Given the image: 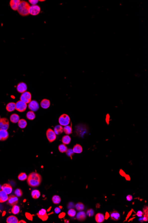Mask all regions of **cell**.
I'll use <instances>...</instances> for the list:
<instances>
[{"instance_id": "38", "label": "cell", "mask_w": 148, "mask_h": 223, "mask_svg": "<svg viewBox=\"0 0 148 223\" xmlns=\"http://www.w3.org/2000/svg\"><path fill=\"white\" fill-rule=\"evenodd\" d=\"M66 154L68 156L72 157V155H73L74 154L73 150L72 149H68L66 151Z\"/></svg>"}, {"instance_id": "39", "label": "cell", "mask_w": 148, "mask_h": 223, "mask_svg": "<svg viewBox=\"0 0 148 223\" xmlns=\"http://www.w3.org/2000/svg\"><path fill=\"white\" fill-rule=\"evenodd\" d=\"M95 212L92 209H90L86 212V215L89 217H92L94 215Z\"/></svg>"}, {"instance_id": "12", "label": "cell", "mask_w": 148, "mask_h": 223, "mask_svg": "<svg viewBox=\"0 0 148 223\" xmlns=\"http://www.w3.org/2000/svg\"><path fill=\"white\" fill-rule=\"evenodd\" d=\"M27 90V85L24 82H20L17 85V91L19 92L20 93L22 94L23 93L26 91Z\"/></svg>"}, {"instance_id": "15", "label": "cell", "mask_w": 148, "mask_h": 223, "mask_svg": "<svg viewBox=\"0 0 148 223\" xmlns=\"http://www.w3.org/2000/svg\"><path fill=\"white\" fill-rule=\"evenodd\" d=\"M8 132L6 130H0V141H3L6 140L8 138Z\"/></svg>"}, {"instance_id": "7", "label": "cell", "mask_w": 148, "mask_h": 223, "mask_svg": "<svg viewBox=\"0 0 148 223\" xmlns=\"http://www.w3.org/2000/svg\"><path fill=\"white\" fill-rule=\"evenodd\" d=\"M40 10V8L38 5H31L29 8V14L33 16H37L39 14Z\"/></svg>"}, {"instance_id": "1", "label": "cell", "mask_w": 148, "mask_h": 223, "mask_svg": "<svg viewBox=\"0 0 148 223\" xmlns=\"http://www.w3.org/2000/svg\"><path fill=\"white\" fill-rule=\"evenodd\" d=\"M42 180L41 175L37 172H32L27 178L28 184L30 187L36 188L40 185Z\"/></svg>"}, {"instance_id": "52", "label": "cell", "mask_w": 148, "mask_h": 223, "mask_svg": "<svg viewBox=\"0 0 148 223\" xmlns=\"http://www.w3.org/2000/svg\"><path fill=\"white\" fill-rule=\"evenodd\" d=\"M0 119H1V118H0Z\"/></svg>"}, {"instance_id": "6", "label": "cell", "mask_w": 148, "mask_h": 223, "mask_svg": "<svg viewBox=\"0 0 148 223\" xmlns=\"http://www.w3.org/2000/svg\"><path fill=\"white\" fill-rule=\"evenodd\" d=\"M46 136L47 140L50 143L54 141L56 139V135L54 132L53 130L49 128L46 131Z\"/></svg>"}, {"instance_id": "17", "label": "cell", "mask_w": 148, "mask_h": 223, "mask_svg": "<svg viewBox=\"0 0 148 223\" xmlns=\"http://www.w3.org/2000/svg\"><path fill=\"white\" fill-rule=\"evenodd\" d=\"M8 196L2 190H0V203L5 202L8 200Z\"/></svg>"}, {"instance_id": "34", "label": "cell", "mask_w": 148, "mask_h": 223, "mask_svg": "<svg viewBox=\"0 0 148 223\" xmlns=\"http://www.w3.org/2000/svg\"><path fill=\"white\" fill-rule=\"evenodd\" d=\"M58 149L60 152L64 153L66 152V151L68 150V148L65 144H61L59 146Z\"/></svg>"}, {"instance_id": "18", "label": "cell", "mask_w": 148, "mask_h": 223, "mask_svg": "<svg viewBox=\"0 0 148 223\" xmlns=\"http://www.w3.org/2000/svg\"><path fill=\"white\" fill-rule=\"evenodd\" d=\"M40 106L42 108H48L50 106V102L47 99H43L40 102Z\"/></svg>"}, {"instance_id": "8", "label": "cell", "mask_w": 148, "mask_h": 223, "mask_svg": "<svg viewBox=\"0 0 148 223\" xmlns=\"http://www.w3.org/2000/svg\"><path fill=\"white\" fill-rule=\"evenodd\" d=\"M9 126L8 119L5 118H1L0 120V130L7 131Z\"/></svg>"}, {"instance_id": "4", "label": "cell", "mask_w": 148, "mask_h": 223, "mask_svg": "<svg viewBox=\"0 0 148 223\" xmlns=\"http://www.w3.org/2000/svg\"><path fill=\"white\" fill-rule=\"evenodd\" d=\"M32 99V95L29 92L25 91L21 94L20 97V100L26 104H29L31 102Z\"/></svg>"}, {"instance_id": "26", "label": "cell", "mask_w": 148, "mask_h": 223, "mask_svg": "<svg viewBox=\"0 0 148 223\" xmlns=\"http://www.w3.org/2000/svg\"><path fill=\"white\" fill-rule=\"evenodd\" d=\"M18 125L20 128H21V129H24L27 126V122L24 119H21L19 120L18 122Z\"/></svg>"}, {"instance_id": "37", "label": "cell", "mask_w": 148, "mask_h": 223, "mask_svg": "<svg viewBox=\"0 0 148 223\" xmlns=\"http://www.w3.org/2000/svg\"><path fill=\"white\" fill-rule=\"evenodd\" d=\"M15 194L17 197H20L23 195V192L20 189L17 188L15 191Z\"/></svg>"}, {"instance_id": "2", "label": "cell", "mask_w": 148, "mask_h": 223, "mask_svg": "<svg viewBox=\"0 0 148 223\" xmlns=\"http://www.w3.org/2000/svg\"><path fill=\"white\" fill-rule=\"evenodd\" d=\"M30 5L25 0H21L17 9L19 14L22 16H27L29 15V8Z\"/></svg>"}, {"instance_id": "29", "label": "cell", "mask_w": 148, "mask_h": 223, "mask_svg": "<svg viewBox=\"0 0 148 223\" xmlns=\"http://www.w3.org/2000/svg\"><path fill=\"white\" fill-rule=\"evenodd\" d=\"M26 117H27V119L29 120H34L36 118V115H35V113L33 111H28L26 114Z\"/></svg>"}, {"instance_id": "45", "label": "cell", "mask_w": 148, "mask_h": 223, "mask_svg": "<svg viewBox=\"0 0 148 223\" xmlns=\"http://www.w3.org/2000/svg\"><path fill=\"white\" fill-rule=\"evenodd\" d=\"M110 115H109V114H107V116H106V122H107V123L108 124H109V122H110Z\"/></svg>"}, {"instance_id": "21", "label": "cell", "mask_w": 148, "mask_h": 223, "mask_svg": "<svg viewBox=\"0 0 148 223\" xmlns=\"http://www.w3.org/2000/svg\"><path fill=\"white\" fill-rule=\"evenodd\" d=\"M6 109L8 112H12L16 110V103L13 102L8 103L6 105Z\"/></svg>"}, {"instance_id": "44", "label": "cell", "mask_w": 148, "mask_h": 223, "mask_svg": "<svg viewBox=\"0 0 148 223\" xmlns=\"http://www.w3.org/2000/svg\"><path fill=\"white\" fill-rule=\"evenodd\" d=\"M126 200L128 201H131L132 200H133V196H132L131 195H128L126 197Z\"/></svg>"}, {"instance_id": "27", "label": "cell", "mask_w": 148, "mask_h": 223, "mask_svg": "<svg viewBox=\"0 0 148 223\" xmlns=\"http://www.w3.org/2000/svg\"><path fill=\"white\" fill-rule=\"evenodd\" d=\"M32 197L34 199H37L40 196V192L39 190H33L31 192Z\"/></svg>"}, {"instance_id": "9", "label": "cell", "mask_w": 148, "mask_h": 223, "mask_svg": "<svg viewBox=\"0 0 148 223\" xmlns=\"http://www.w3.org/2000/svg\"><path fill=\"white\" fill-rule=\"evenodd\" d=\"M7 204L11 206H13L15 205H17L18 203V198L16 196L10 195L8 196Z\"/></svg>"}, {"instance_id": "47", "label": "cell", "mask_w": 148, "mask_h": 223, "mask_svg": "<svg viewBox=\"0 0 148 223\" xmlns=\"http://www.w3.org/2000/svg\"><path fill=\"white\" fill-rule=\"evenodd\" d=\"M110 217V215L108 213H106V216H105V219H107Z\"/></svg>"}, {"instance_id": "20", "label": "cell", "mask_w": 148, "mask_h": 223, "mask_svg": "<svg viewBox=\"0 0 148 223\" xmlns=\"http://www.w3.org/2000/svg\"><path fill=\"white\" fill-rule=\"evenodd\" d=\"M110 216L111 217L112 220L115 221H117L118 220H119L120 218V215L119 213H118L117 211H115L111 213Z\"/></svg>"}, {"instance_id": "46", "label": "cell", "mask_w": 148, "mask_h": 223, "mask_svg": "<svg viewBox=\"0 0 148 223\" xmlns=\"http://www.w3.org/2000/svg\"><path fill=\"white\" fill-rule=\"evenodd\" d=\"M120 175H122V176H125L126 175L125 173L122 170H121L120 171Z\"/></svg>"}, {"instance_id": "42", "label": "cell", "mask_w": 148, "mask_h": 223, "mask_svg": "<svg viewBox=\"0 0 148 223\" xmlns=\"http://www.w3.org/2000/svg\"><path fill=\"white\" fill-rule=\"evenodd\" d=\"M61 212V209H60L59 207H56V209H55V212L56 214H58Z\"/></svg>"}, {"instance_id": "33", "label": "cell", "mask_w": 148, "mask_h": 223, "mask_svg": "<svg viewBox=\"0 0 148 223\" xmlns=\"http://www.w3.org/2000/svg\"><path fill=\"white\" fill-rule=\"evenodd\" d=\"M28 175L25 172H21L18 176V179L21 181H25L27 179Z\"/></svg>"}, {"instance_id": "51", "label": "cell", "mask_w": 148, "mask_h": 223, "mask_svg": "<svg viewBox=\"0 0 148 223\" xmlns=\"http://www.w3.org/2000/svg\"><path fill=\"white\" fill-rule=\"evenodd\" d=\"M1 185H0V190L1 189Z\"/></svg>"}, {"instance_id": "28", "label": "cell", "mask_w": 148, "mask_h": 223, "mask_svg": "<svg viewBox=\"0 0 148 223\" xmlns=\"http://www.w3.org/2000/svg\"><path fill=\"white\" fill-rule=\"evenodd\" d=\"M62 142L63 144L65 145H68L71 142V138L68 135L64 136L62 138Z\"/></svg>"}, {"instance_id": "25", "label": "cell", "mask_w": 148, "mask_h": 223, "mask_svg": "<svg viewBox=\"0 0 148 223\" xmlns=\"http://www.w3.org/2000/svg\"><path fill=\"white\" fill-rule=\"evenodd\" d=\"M72 150H73L74 153H76V154H80V153H81L82 151V146L78 144H76L75 146H74Z\"/></svg>"}, {"instance_id": "5", "label": "cell", "mask_w": 148, "mask_h": 223, "mask_svg": "<svg viewBox=\"0 0 148 223\" xmlns=\"http://www.w3.org/2000/svg\"><path fill=\"white\" fill-rule=\"evenodd\" d=\"M27 107V104L21 100L17 101L16 103V110L20 112H24L26 110Z\"/></svg>"}, {"instance_id": "13", "label": "cell", "mask_w": 148, "mask_h": 223, "mask_svg": "<svg viewBox=\"0 0 148 223\" xmlns=\"http://www.w3.org/2000/svg\"><path fill=\"white\" fill-rule=\"evenodd\" d=\"M1 190L5 192L6 194L9 195L11 194L12 192V187L9 184H4L1 186Z\"/></svg>"}, {"instance_id": "14", "label": "cell", "mask_w": 148, "mask_h": 223, "mask_svg": "<svg viewBox=\"0 0 148 223\" xmlns=\"http://www.w3.org/2000/svg\"><path fill=\"white\" fill-rule=\"evenodd\" d=\"M20 1L21 0H11L9 2V5L11 8L13 10H17Z\"/></svg>"}, {"instance_id": "40", "label": "cell", "mask_w": 148, "mask_h": 223, "mask_svg": "<svg viewBox=\"0 0 148 223\" xmlns=\"http://www.w3.org/2000/svg\"><path fill=\"white\" fill-rule=\"evenodd\" d=\"M29 2L32 4V5H36L38 3L39 0H29Z\"/></svg>"}, {"instance_id": "32", "label": "cell", "mask_w": 148, "mask_h": 223, "mask_svg": "<svg viewBox=\"0 0 148 223\" xmlns=\"http://www.w3.org/2000/svg\"><path fill=\"white\" fill-rule=\"evenodd\" d=\"M61 198L60 197V196H59L58 195H55L52 198V202L54 204H59L61 202Z\"/></svg>"}, {"instance_id": "22", "label": "cell", "mask_w": 148, "mask_h": 223, "mask_svg": "<svg viewBox=\"0 0 148 223\" xmlns=\"http://www.w3.org/2000/svg\"><path fill=\"white\" fill-rule=\"evenodd\" d=\"M18 219L14 216H10L6 219L7 223H18Z\"/></svg>"}, {"instance_id": "19", "label": "cell", "mask_w": 148, "mask_h": 223, "mask_svg": "<svg viewBox=\"0 0 148 223\" xmlns=\"http://www.w3.org/2000/svg\"><path fill=\"white\" fill-rule=\"evenodd\" d=\"M95 221L98 223H102L105 220V216L103 214L99 213L95 216Z\"/></svg>"}, {"instance_id": "3", "label": "cell", "mask_w": 148, "mask_h": 223, "mask_svg": "<svg viewBox=\"0 0 148 223\" xmlns=\"http://www.w3.org/2000/svg\"><path fill=\"white\" fill-rule=\"evenodd\" d=\"M59 122L60 125L62 126H66L69 124L70 118L68 115L63 114L60 116L59 119Z\"/></svg>"}, {"instance_id": "43", "label": "cell", "mask_w": 148, "mask_h": 223, "mask_svg": "<svg viewBox=\"0 0 148 223\" xmlns=\"http://www.w3.org/2000/svg\"><path fill=\"white\" fill-rule=\"evenodd\" d=\"M143 213L142 211H138L137 213V216L138 217H142V216L143 215Z\"/></svg>"}, {"instance_id": "23", "label": "cell", "mask_w": 148, "mask_h": 223, "mask_svg": "<svg viewBox=\"0 0 148 223\" xmlns=\"http://www.w3.org/2000/svg\"><path fill=\"white\" fill-rule=\"evenodd\" d=\"M54 131L56 135H59L63 132L64 127H63L62 126H61L60 125H57L55 127H54Z\"/></svg>"}, {"instance_id": "48", "label": "cell", "mask_w": 148, "mask_h": 223, "mask_svg": "<svg viewBox=\"0 0 148 223\" xmlns=\"http://www.w3.org/2000/svg\"><path fill=\"white\" fill-rule=\"evenodd\" d=\"M64 216H65V213H61L60 214V216H59V217L60 218H63Z\"/></svg>"}, {"instance_id": "36", "label": "cell", "mask_w": 148, "mask_h": 223, "mask_svg": "<svg viewBox=\"0 0 148 223\" xmlns=\"http://www.w3.org/2000/svg\"><path fill=\"white\" fill-rule=\"evenodd\" d=\"M68 214L69 217H75L76 214V211L73 209H71L68 211Z\"/></svg>"}, {"instance_id": "10", "label": "cell", "mask_w": 148, "mask_h": 223, "mask_svg": "<svg viewBox=\"0 0 148 223\" xmlns=\"http://www.w3.org/2000/svg\"><path fill=\"white\" fill-rule=\"evenodd\" d=\"M28 107L31 111L35 112L38 111L39 109V104L37 101L32 100L29 103Z\"/></svg>"}, {"instance_id": "11", "label": "cell", "mask_w": 148, "mask_h": 223, "mask_svg": "<svg viewBox=\"0 0 148 223\" xmlns=\"http://www.w3.org/2000/svg\"><path fill=\"white\" fill-rule=\"evenodd\" d=\"M38 217L43 221H46L48 219L47 211L44 209H41L37 213Z\"/></svg>"}, {"instance_id": "30", "label": "cell", "mask_w": 148, "mask_h": 223, "mask_svg": "<svg viewBox=\"0 0 148 223\" xmlns=\"http://www.w3.org/2000/svg\"><path fill=\"white\" fill-rule=\"evenodd\" d=\"M64 131L67 135H69L72 133V126L67 125L64 127Z\"/></svg>"}, {"instance_id": "49", "label": "cell", "mask_w": 148, "mask_h": 223, "mask_svg": "<svg viewBox=\"0 0 148 223\" xmlns=\"http://www.w3.org/2000/svg\"><path fill=\"white\" fill-rule=\"evenodd\" d=\"M125 178H126V179H127V180H130V176H129V175H125Z\"/></svg>"}, {"instance_id": "16", "label": "cell", "mask_w": 148, "mask_h": 223, "mask_svg": "<svg viewBox=\"0 0 148 223\" xmlns=\"http://www.w3.org/2000/svg\"><path fill=\"white\" fill-rule=\"evenodd\" d=\"M86 214L84 212L81 211L76 215V219L80 221H83L86 218Z\"/></svg>"}, {"instance_id": "31", "label": "cell", "mask_w": 148, "mask_h": 223, "mask_svg": "<svg viewBox=\"0 0 148 223\" xmlns=\"http://www.w3.org/2000/svg\"><path fill=\"white\" fill-rule=\"evenodd\" d=\"M11 212L14 215H17L20 213V207L17 205H15L12 206V209L11 210Z\"/></svg>"}, {"instance_id": "24", "label": "cell", "mask_w": 148, "mask_h": 223, "mask_svg": "<svg viewBox=\"0 0 148 223\" xmlns=\"http://www.w3.org/2000/svg\"><path fill=\"white\" fill-rule=\"evenodd\" d=\"M10 120L12 123H17L20 120V117L16 114H13L10 117Z\"/></svg>"}, {"instance_id": "35", "label": "cell", "mask_w": 148, "mask_h": 223, "mask_svg": "<svg viewBox=\"0 0 148 223\" xmlns=\"http://www.w3.org/2000/svg\"><path fill=\"white\" fill-rule=\"evenodd\" d=\"M75 207L76 210L78 211L83 210L85 208L84 204L82 203H78L76 204Z\"/></svg>"}, {"instance_id": "41", "label": "cell", "mask_w": 148, "mask_h": 223, "mask_svg": "<svg viewBox=\"0 0 148 223\" xmlns=\"http://www.w3.org/2000/svg\"><path fill=\"white\" fill-rule=\"evenodd\" d=\"M26 217L29 220H31V221L33 220V217H32V216L29 213H26Z\"/></svg>"}, {"instance_id": "50", "label": "cell", "mask_w": 148, "mask_h": 223, "mask_svg": "<svg viewBox=\"0 0 148 223\" xmlns=\"http://www.w3.org/2000/svg\"><path fill=\"white\" fill-rule=\"evenodd\" d=\"M26 223V222L25 221H23V220H21V221H18V223Z\"/></svg>"}]
</instances>
